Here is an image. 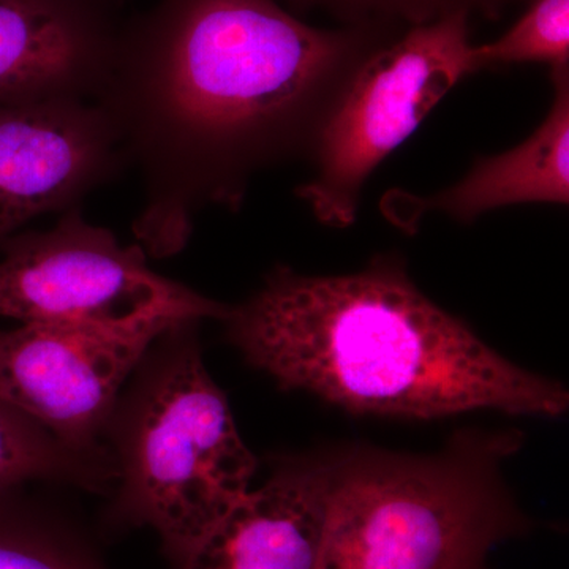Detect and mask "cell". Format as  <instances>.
<instances>
[{
  "mask_svg": "<svg viewBox=\"0 0 569 569\" xmlns=\"http://www.w3.org/2000/svg\"><path fill=\"white\" fill-rule=\"evenodd\" d=\"M378 44L369 29L312 28L274 0H181L148 43L114 56L96 102L144 174V252H178L197 209H238L260 168L309 152Z\"/></svg>",
  "mask_w": 569,
  "mask_h": 569,
  "instance_id": "obj_1",
  "label": "cell"
},
{
  "mask_svg": "<svg viewBox=\"0 0 569 569\" xmlns=\"http://www.w3.org/2000/svg\"><path fill=\"white\" fill-rule=\"evenodd\" d=\"M228 332L284 389L355 413L419 419L497 410L560 417L559 381L512 365L415 284L397 257L347 276L276 268Z\"/></svg>",
  "mask_w": 569,
  "mask_h": 569,
  "instance_id": "obj_2",
  "label": "cell"
},
{
  "mask_svg": "<svg viewBox=\"0 0 569 569\" xmlns=\"http://www.w3.org/2000/svg\"><path fill=\"white\" fill-rule=\"evenodd\" d=\"M194 325L174 326L156 340L107 432L118 481L114 519L156 531L178 569L249 492L257 470L206 369Z\"/></svg>",
  "mask_w": 569,
  "mask_h": 569,
  "instance_id": "obj_3",
  "label": "cell"
},
{
  "mask_svg": "<svg viewBox=\"0 0 569 569\" xmlns=\"http://www.w3.org/2000/svg\"><path fill=\"white\" fill-rule=\"evenodd\" d=\"M511 441L337 460L318 569H488L490 548L526 530L493 470Z\"/></svg>",
  "mask_w": 569,
  "mask_h": 569,
  "instance_id": "obj_4",
  "label": "cell"
},
{
  "mask_svg": "<svg viewBox=\"0 0 569 569\" xmlns=\"http://www.w3.org/2000/svg\"><path fill=\"white\" fill-rule=\"evenodd\" d=\"M467 11L411 26L350 74L310 148L312 179L296 193L321 223L347 228L367 179L459 81L477 73Z\"/></svg>",
  "mask_w": 569,
  "mask_h": 569,
  "instance_id": "obj_5",
  "label": "cell"
},
{
  "mask_svg": "<svg viewBox=\"0 0 569 569\" xmlns=\"http://www.w3.org/2000/svg\"><path fill=\"white\" fill-rule=\"evenodd\" d=\"M0 317L21 323H198L230 307L157 274L141 246H122L71 208L48 231L2 241Z\"/></svg>",
  "mask_w": 569,
  "mask_h": 569,
  "instance_id": "obj_6",
  "label": "cell"
},
{
  "mask_svg": "<svg viewBox=\"0 0 569 569\" xmlns=\"http://www.w3.org/2000/svg\"><path fill=\"white\" fill-rule=\"evenodd\" d=\"M178 325L59 321L0 331V395L66 447L107 451L100 437L127 381L156 340Z\"/></svg>",
  "mask_w": 569,
  "mask_h": 569,
  "instance_id": "obj_7",
  "label": "cell"
},
{
  "mask_svg": "<svg viewBox=\"0 0 569 569\" xmlns=\"http://www.w3.org/2000/svg\"><path fill=\"white\" fill-rule=\"evenodd\" d=\"M123 159L96 100L0 104V242L40 213L73 208Z\"/></svg>",
  "mask_w": 569,
  "mask_h": 569,
  "instance_id": "obj_8",
  "label": "cell"
},
{
  "mask_svg": "<svg viewBox=\"0 0 569 569\" xmlns=\"http://www.w3.org/2000/svg\"><path fill=\"white\" fill-rule=\"evenodd\" d=\"M337 460H293L250 489L179 569H318Z\"/></svg>",
  "mask_w": 569,
  "mask_h": 569,
  "instance_id": "obj_9",
  "label": "cell"
},
{
  "mask_svg": "<svg viewBox=\"0 0 569 569\" xmlns=\"http://www.w3.org/2000/svg\"><path fill=\"white\" fill-rule=\"evenodd\" d=\"M552 73L553 97L541 126L511 151L485 157L458 183L427 194L391 192L381 208L400 230L413 233L429 212L458 222H475L482 213L526 203L569 201V70Z\"/></svg>",
  "mask_w": 569,
  "mask_h": 569,
  "instance_id": "obj_10",
  "label": "cell"
},
{
  "mask_svg": "<svg viewBox=\"0 0 569 569\" xmlns=\"http://www.w3.org/2000/svg\"><path fill=\"white\" fill-rule=\"evenodd\" d=\"M114 56L61 0H0V104L96 100Z\"/></svg>",
  "mask_w": 569,
  "mask_h": 569,
  "instance_id": "obj_11",
  "label": "cell"
},
{
  "mask_svg": "<svg viewBox=\"0 0 569 569\" xmlns=\"http://www.w3.org/2000/svg\"><path fill=\"white\" fill-rule=\"evenodd\" d=\"M33 481L100 490L116 481L114 460L110 451L66 447L0 395V497Z\"/></svg>",
  "mask_w": 569,
  "mask_h": 569,
  "instance_id": "obj_12",
  "label": "cell"
},
{
  "mask_svg": "<svg viewBox=\"0 0 569 569\" xmlns=\"http://www.w3.org/2000/svg\"><path fill=\"white\" fill-rule=\"evenodd\" d=\"M14 496L0 497V569H103L77 535Z\"/></svg>",
  "mask_w": 569,
  "mask_h": 569,
  "instance_id": "obj_13",
  "label": "cell"
},
{
  "mask_svg": "<svg viewBox=\"0 0 569 569\" xmlns=\"http://www.w3.org/2000/svg\"><path fill=\"white\" fill-rule=\"evenodd\" d=\"M477 69L546 63L550 71L569 66V0H533L529 10L503 36L475 47Z\"/></svg>",
  "mask_w": 569,
  "mask_h": 569,
  "instance_id": "obj_14",
  "label": "cell"
},
{
  "mask_svg": "<svg viewBox=\"0 0 569 569\" xmlns=\"http://www.w3.org/2000/svg\"><path fill=\"white\" fill-rule=\"evenodd\" d=\"M335 7L355 17L399 18L411 22V26L426 24L436 21L445 14L455 11H482L486 14H497L509 0H302Z\"/></svg>",
  "mask_w": 569,
  "mask_h": 569,
  "instance_id": "obj_15",
  "label": "cell"
}]
</instances>
